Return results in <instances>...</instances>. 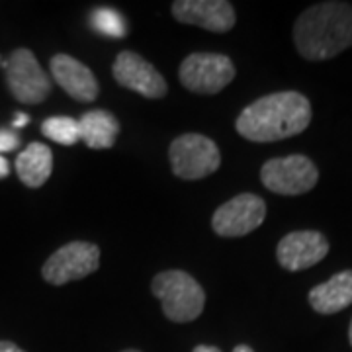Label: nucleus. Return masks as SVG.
I'll use <instances>...</instances> for the list:
<instances>
[{"instance_id": "f257e3e1", "label": "nucleus", "mask_w": 352, "mask_h": 352, "mask_svg": "<svg viewBox=\"0 0 352 352\" xmlns=\"http://www.w3.org/2000/svg\"><path fill=\"white\" fill-rule=\"evenodd\" d=\"M311 122V104L296 92L284 90L249 104L235 122L241 138L254 143H274L300 135Z\"/></svg>"}, {"instance_id": "f03ea898", "label": "nucleus", "mask_w": 352, "mask_h": 352, "mask_svg": "<svg viewBox=\"0 0 352 352\" xmlns=\"http://www.w3.org/2000/svg\"><path fill=\"white\" fill-rule=\"evenodd\" d=\"M294 43L303 59L325 61L352 47V4L319 2L294 24Z\"/></svg>"}, {"instance_id": "7ed1b4c3", "label": "nucleus", "mask_w": 352, "mask_h": 352, "mask_svg": "<svg viewBox=\"0 0 352 352\" xmlns=\"http://www.w3.org/2000/svg\"><path fill=\"white\" fill-rule=\"evenodd\" d=\"M151 292L161 300L163 314L175 323L196 321L206 305V292L200 282L184 270H164L153 278Z\"/></svg>"}, {"instance_id": "20e7f679", "label": "nucleus", "mask_w": 352, "mask_h": 352, "mask_svg": "<svg viewBox=\"0 0 352 352\" xmlns=\"http://www.w3.org/2000/svg\"><path fill=\"white\" fill-rule=\"evenodd\" d=\"M173 173L182 180H200L214 175L221 164V153L214 141L200 133H184L168 147Z\"/></svg>"}, {"instance_id": "39448f33", "label": "nucleus", "mask_w": 352, "mask_h": 352, "mask_svg": "<svg viewBox=\"0 0 352 352\" xmlns=\"http://www.w3.org/2000/svg\"><path fill=\"white\" fill-rule=\"evenodd\" d=\"M235 75L237 69L233 61L221 53H192L178 69L182 87L196 94H217Z\"/></svg>"}, {"instance_id": "423d86ee", "label": "nucleus", "mask_w": 352, "mask_h": 352, "mask_svg": "<svg viewBox=\"0 0 352 352\" xmlns=\"http://www.w3.org/2000/svg\"><path fill=\"white\" fill-rule=\"evenodd\" d=\"M319 170L305 155H289L270 159L261 168V182L280 196H300L315 188Z\"/></svg>"}, {"instance_id": "0eeeda50", "label": "nucleus", "mask_w": 352, "mask_h": 352, "mask_svg": "<svg viewBox=\"0 0 352 352\" xmlns=\"http://www.w3.org/2000/svg\"><path fill=\"white\" fill-rule=\"evenodd\" d=\"M6 85L22 104H41L51 94V78L30 50H14L4 61Z\"/></svg>"}, {"instance_id": "6e6552de", "label": "nucleus", "mask_w": 352, "mask_h": 352, "mask_svg": "<svg viewBox=\"0 0 352 352\" xmlns=\"http://www.w3.org/2000/svg\"><path fill=\"white\" fill-rule=\"evenodd\" d=\"M100 266V249L94 243L73 241L51 254L41 268V276L53 286H63L90 276Z\"/></svg>"}, {"instance_id": "1a4fd4ad", "label": "nucleus", "mask_w": 352, "mask_h": 352, "mask_svg": "<svg viewBox=\"0 0 352 352\" xmlns=\"http://www.w3.org/2000/svg\"><path fill=\"white\" fill-rule=\"evenodd\" d=\"M266 204L256 194H239L215 210L212 229L221 237H243L263 226Z\"/></svg>"}, {"instance_id": "9d476101", "label": "nucleus", "mask_w": 352, "mask_h": 352, "mask_svg": "<svg viewBox=\"0 0 352 352\" xmlns=\"http://www.w3.org/2000/svg\"><path fill=\"white\" fill-rule=\"evenodd\" d=\"M112 75L120 87L133 90L145 98H163L168 92L164 76L133 51H122L112 65Z\"/></svg>"}, {"instance_id": "9b49d317", "label": "nucleus", "mask_w": 352, "mask_h": 352, "mask_svg": "<svg viewBox=\"0 0 352 352\" xmlns=\"http://www.w3.org/2000/svg\"><path fill=\"white\" fill-rule=\"evenodd\" d=\"M329 252V241L319 231H292L276 247V258L282 268L300 272L321 263Z\"/></svg>"}, {"instance_id": "f8f14e48", "label": "nucleus", "mask_w": 352, "mask_h": 352, "mask_svg": "<svg viewBox=\"0 0 352 352\" xmlns=\"http://www.w3.org/2000/svg\"><path fill=\"white\" fill-rule=\"evenodd\" d=\"M173 16L180 24L198 25L214 34H226L237 22L233 4L227 0H176Z\"/></svg>"}, {"instance_id": "ddd939ff", "label": "nucleus", "mask_w": 352, "mask_h": 352, "mask_svg": "<svg viewBox=\"0 0 352 352\" xmlns=\"http://www.w3.org/2000/svg\"><path fill=\"white\" fill-rule=\"evenodd\" d=\"M50 69L53 80L63 88L71 98H75L76 102L96 100L100 87L94 73L87 65L80 63L78 59L67 53H57L55 57H51Z\"/></svg>"}, {"instance_id": "4468645a", "label": "nucleus", "mask_w": 352, "mask_h": 352, "mask_svg": "<svg viewBox=\"0 0 352 352\" xmlns=\"http://www.w3.org/2000/svg\"><path fill=\"white\" fill-rule=\"evenodd\" d=\"M309 305L321 315H333L352 305V270H342L315 286L309 292Z\"/></svg>"}, {"instance_id": "2eb2a0df", "label": "nucleus", "mask_w": 352, "mask_h": 352, "mask_svg": "<svg viewBox=\"0 0 352 352\" xmlns=\"http://www.w3.org/2000/svg\"><path fill=\"white\" fill-rule=\"evenodd\" d=\"M53 170V153L43 143H30L16 159V173L28 188H41Z\"/></svg>"}, {"instance_id": "dca6fc26", "label": "nucleus", "mask_w": 352, "mask_h": 352, "mask_svg": "<svg viewBox=\"0 0 352 352\" xmlns=\"http://www.w3.org/2000/svg\"><path fill=\"white\" fill-rule=\"evenodd\" d=\"M78 131L90 149H110L120 133V122L108 110H90L80 116Z\"/></svg>"}, {"instance_id": "f3484780", "label": "nucleus", "mask_w": 352, "mask_h": 352, "mask_svg": "<svg viewBox=\"0 0 352 352\" xmlns=\"http://www.w3.org/2000/svg\"><path fill=\"white\" fill-rule=\"evenodd\" d=\"M41 133L51 141L59 145H75L80 141V131H78V120L67 118V116H53L47 118L41 124Z\"/></svg>"}, {"instance_id": "a211bd4d", "label": "nucleus", "mask_w": 352, "mask_h": 352, "mask_svg": "<svg viewBox=\"0 0 352 352\" xmlns=\"http://www.w3.org/2000/svg\"><path fill=\"white\" fill-rule=\"evenodd\" d=\"M88 20H90V25L106 38L120 39L127 34L124 16L118 10H112V8H96L90 12Z\"/></svg>"}, {"instance_id": "6ab92c4d", "label": "nucleus", "mask_w": 352, "mask_h": 352, "mask_svg": "<svg viewBox=\"0 0 352 352\" xmlns=\"http://www.w3.org/2000/svg\"><path fill=\"white\" fill-rule=\"evenodd\" d=\"M20 147V139L12 131H0V153H10Z\"/></svg>"}, {"instance_id": "aec40b11", "label": "nucleus", "mask_w": 352, "mask_h": 352, "mask_svg": "<svg viewBox=\"0 0 352 352\" xmlns=\"http://www.w3.org/2000/svg\"><path fill=\"white\" fill-rule=\"evenodd\" d=\"M0 352H24L20 346H16L10 340H0Z\"/></svg>"}, {"instance_id": "412c9836", "label": "nucleus", "mask_w": 352, "mask_h": 352, "mask_svg": "<svg viewBox=\"0 0 352 352\" xmlns=\"http://www.w3.org/2000/svg\"><path fill=\"white\" fill-rule=\"evenodd\" d=\"M8 175H10V164L4 157H0V178H6Z\"/></svg>"}, {"instance_id": "4be33fe9", "label": "nucleus", "mask_w": 352, "mask_h": 352, "mask_svg": "<svg viewBox=\"0 0 352 352\" xmlns=\"http://www.w3.org/2000/svg\"><path fill=\"white\" fill-rule=\"evenodd\" d=\"M28 122H30V118L25 113H18L16 120H14V127H24Z\"/></svg>"}, {"instance_id": "5701e85b", "label": "nucleus", "mask_w": 352, "mask_h": 352, "mask_svg": "<svg viewBox=\"0 0 352 352\" xmlns=\"http://www.w3.org/2000/svg\"><path fill=\"white\" fill-rule=\"evenodd\" d=\"M192 352H221L217 346H210V344H198Z\"/></svg>"}, {"instance_id": "b1692460", "label": "nucleus", "mask_w": 352, "mask_h": 352, "mask_svg": "<svg viewBox=\"0 0 352 352\" xmlns=\"http://www.w3.org/2000/svg\"><path fill=\"white\" fill-rule=\"evenodd\" d=\"M233 352H254L251 349V346H247V344H239V346H235L233 349Z\"/></svg>"}, {"instance_id": "393cba45", "label": "nucleus", "mask_w": 352, "mask_h": 352, "mask_svg": "<svg viewBox=\"0 0 352 352\" xmlns=\"http://www.w3.org/2000/svg\"><path fill=\"white\" fill-rule=\"evenodd\" d=\"M349 340H351V346H352V321H351V329H349Z\"/></svg>"}, {"instance_id": "a878e982", "label": "nucleus", "mask_w": 352, "mask_h": 352, "mask_svg": "<svg viewBox=\"0 0 352 352\" xmlns=\"http://www.w3.org/2000/svg\"><path fill=\"white\" fill-rule=\"evenodd\" d=\"M122 352H141V351H133V349H129V351H122Z\"/></svg>"}, {"instance_id": "bb28decb", "label": "nucleus", "mask_w": 352, "mask_h": 352, "mask_svg": "<svg viewBox=\"0 0 352 352\" xmlns=\"http://www.w3.org/2000/svg\"><path fill=\"white\" fill-rule=\"evenodd\" d=\"M2 63H4V61H2V57H0V67H2Z\"/></svg>"}]
</instances>
